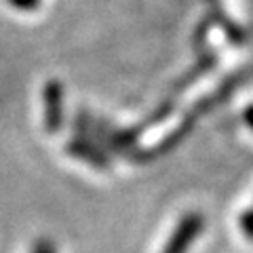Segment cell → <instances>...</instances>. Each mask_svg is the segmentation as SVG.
Returning a JSON list of instances; mask_svg holds the SVG:
<instances>
[{"mask_svg": "<svg viewBox=\"0 0 253 253\" xmlns=\"http://www.w3.org/2000/svg\"><path fill=\"white\" fill-rule=\"evenodd\" d=\"M201 230V217L199 215H188L181 219V224L175 228L169 245L165 247L163 253H184L190 245H192L194 236Z\"/></svg>", "mask_w": 253, "mask_h": 253, "instance_id": "obj_1", "label": "cell"}, {"mask_svg": "<svg viewBox=\"0 0 253 253\" xmlns=\"http://www.w3.org/2000/svg\"><path fill=\"white\" fill-rule=\"evenodd\" d=\"M51 89V97H46V106H49V125H57V121H59V112H57V101H59V95H57V84L53 83V86H49Z\"/></svg>", "mask_w": 253, "mask_h": 253, "instance_id": "obj_2", "label": "cell"}, {"mask_svg": "<svg viewBox=\"0 0 253 253\" xmlns=\"http://www.w3.org/2000/svg\"><path fill=\"white\" fill-rule=\"evenodd\" d=\"M243 228H245V232H247L251 239H253V209L245 215V219H243Z\"/></svg>", "mask_w": 253, "mask_h": 253, "instance_id": "obj_3", "label": "cell"}, {"mask_svg": "<svg viewBox=\"0 0 253 253\" xmlns=\"http://www.w3.org/2000/svg\"><path fill=\"white\" fill-rule=\"evenodd\" d=\"M245 121H247V123H249V126L253 129V108H249L247 112H245Z\"/></svg>", "mask_w": 253, "mask_h": 253, "instance_id": "obj_4", "label": "cell"}]
</instances>
